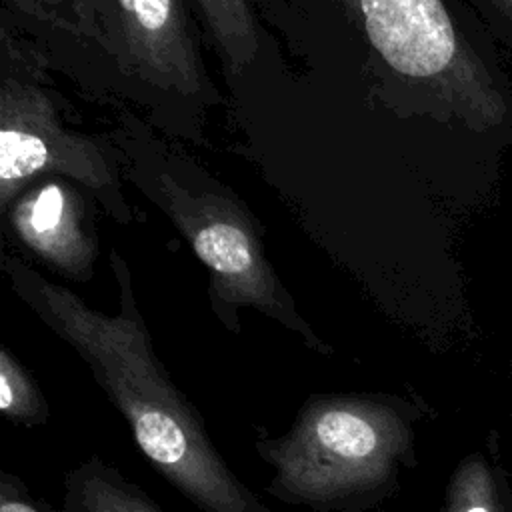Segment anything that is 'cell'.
<instances>
[{"label":"cell","mask_w":512,"mask_h":512,"mask_svg":"<svg viewBox=\"0 0 512 512\" xmlns=\"http://www.w3.org/2000/svg\"><path fill=\"white\" fill-rule=\"evenodd\" d=\"M62 512H164L154 498L122 470L90 454L64 474Z\"/></svg>","instance_id":"obj_8"},{"label":"cell","mask_w":512,"mask_h":512,"mask_svg":"<svg viewBox=\"0 0 512 512\" xmlns=\"http://www.w3.org/2000/svg\"><path fill=\"white\" fill-rule=\"evenodd\" d=\"M110 140L122 174L144 192L190 244L208 274V302L218 322L240 334V312L252 308L296 334L322 356L334 348L298 312L266 256L262 232L244 202L184 150L154 132L150 122L116 106Z\"/></svg>","instance_id":"obj_3"},{"label":"cell","mask_w":512,"mask_h":512,"mask_svg":"<svg viewBox=\"0 0 512 512\" xmlns=\"http://www.w3.org/2000/svg\"><path fill=\"white\" fill-rule=\"evenodd\" d=\"M438 512H512V486L496 450H474L456 464Z\"/></svg>","instance_id":"obj_10"},{"label":"cell","mask_w":512,"mask_h":512,"mask_svg":"<svg viewBox=\"0 0 512 512\" xmlns=\"http://www.w3.org/2000/svg\"><path fill=\"white\" fill-rule=\"evenodd\" d=\"M0 412L6 422L22 428H38L50 420L38 380L6 344L0 346Z\"/></svg>","instance_id":"obj_11"},{"label":"cell","mask_w":512,"mask_h":512,"mask_svg":"<svg viewBox=\"0 0 512 512\" xmlns=\"http://www.w3.org/2000/svg\"><path fill=\"white\" fill-rule=\"evenodd\" d=\"M490 28L512 50V0H470Z\"/></svg>","instance_id":"obj_14"},{"label":"cell","mask_w":512,"mask_h":512,"mask_svg":"<svg viewBox=\"0 0 512 512\" xmlns=\"http://www.w3.org/2000/svg\"><path fill=\"white\" fill-rule=\"evenodd\" d=\"M34 48L2 24L0 80V208L34 180L60 176L84 188L120 224L134 222L122 188V162L108 136L94 138L66 124L40 72Z\"/></svg>","instance_id":"obj_5"},{"label":"cell","mask_w":512,"mask_h":512,"mask_svg":"<svg viewBox=\"0 0 512 512\" xmlns=\"http://www.w3.org/2000/svg\"><path fill=\"white\" fill-rule=\"evenodd\" d=\"M110 62L128 100L164 134L202 142L222 96L210 78L186 0H112Z\"/></svg>","instance_id":"obj_6"},{"label":"cell","mask_w":512,"mask_h":512,"mask_svg":"<svg viewBox=\"0 0 512 512\" xmlns=\"http://www.w3.org/2000/svg\"><path fill=\"white\" fill-rule=\"evenodd\" d=\"M76 18L80 32L98 52L110 56L114 36L112 0H76Z\"/></svg>","instance_id":"obj_12"},{"label":"cell","mask_w":512,"mask_h":512,"mask_svg":"<svg viewBox=\"0 0 512 512\" xmlns=\"http://www.w3.org/2000/svg\"><path fill=\"white\" fill-rule=\"evenodd\" d=\"M0 512H56L54 506L40 494L28 488V484L8 472L0 470Z\"/></svg>","instance_id":"obj_13"},{"label":"cell","mask_w":512,"mask_h":512,"mask_svg":"<svg viewBox=\"0 0 512 512\" xmlns=\"http://www.w3.org/2000/svg\"><path fill=\"white\" fill-rule=\"evenodd\" d=\"M48 14L54 18V28L70 34L78 42H86L84 34L80 32L78 18H76V0H40ZM52 28V26H50Z\"/></svg>","instance_id":"obj_15"},{"label":"cell","mask_w":512,"mask_h":512,"mask_svg":"<svg viewBox=\"0 0 512 512\" xmlns=\"http://www.w3.org/2000/svg\"><path fill=\"white\" fill-rule=\"evenodd\" d=\"M118 312L88 306L70 288L50 282L22 258L2 254L12 292L88 366L108 402L122 414L150 466L200 512H272L232 472L194 402L156 356L136 304L128 262L110 252Z\"/></svg>","instance_id":"obj_1"},{"label":"cell","mask_w":512,"mask_h":512,"mask_svg":"<svg viewBox=\"0 0 512 512\" xmlns=\"http://www.w3.org/2000/svg\"><path fill=\"white\" fill-rule=\"evenodd\" d=\"M196 16L228 76L244 74L260 50V24L250 0H192Z\"/></svg>","instance_id":"obj_9"},{"label":"cell","mask_w":512,"mask_h":512,"mask_svg":"<svg viewBox=\"0 0 512 512\" xmlns=\"http://www.w3.org/2000/svg\"><path fill=\"white\" fill-rule=\"evenodd\" d=\"M86 198L92 196L74 182L44 176L30 182L4 210L20 244L76 282L94 276L98 258V232Z\"/></svg>","instance_id":"obj_7"},{"label":"cell","mask_w":512,"mask_h":512,"mask_svg":"<svg viewBox=\"0 0 512 512\" xmlns=\"http://www.w3.org/2000/svg\"><path fill=\"white\" fill-rule=\"evenodd\" d=\"M430 408L392 392L310 394L280 436L264 430L254 450L272 470L264 490L308 512H374L418 464V424Z\"/></svg>","instance_id":"obj_4"},{"label":"cell","mask_w":512,"mask_h":512,"mask_svg":"<svg viewBox=\"0 0 512 512\" xmlns=\"http://www.w3.org/2000/svg\"><path fill=\"white\" fill-rule=\"evenodd\" d=\"M288 8L396 114L502 144L512 138V86L456 0H288Z\"/></svg>","instance_id":"obj_2"}]
</instances>
